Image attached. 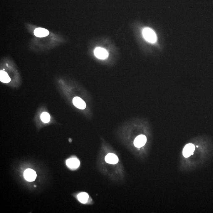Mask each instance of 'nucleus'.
<instances>
[{
    "label": "nucleus",
    "instance_id": "f257e3e1",
    "mask_svg": "<svg viewBox=\"0 0 213 213\" xmlns=\"http://www.w3.org/2000/svg\"><path fill=\"white\" fill-rule=\"evenodd\" d=\"M142 34L144 38L148 42L154 44L156 41V35L151 28H144L143 30Z\"/></svg>",
    "mask_w": 213,
    "mask_h": 213
},
{
    "label": "nucleus",
    "instance_id": "f03ea898",
    "mask_svg": "<svg viewBox=\"0 0 213 213\" xmlns=\"http://www.w3.org/2000/svg\"><path fill=\"white\" fill-rule=\"evenodd\" d=\"M94 54L97 58L100 59H105L108 58L109 53L108 51L105 49L98 47L95 49Z\"/></svg>",
    "mask_w": 213,
    "mask_h": 213
},
{
    "label": "nucleus",
    "instance_id": "7ed1b4c3",
    "mask_svg": "<svg viewBox=\"0 0 213 213\" xmlns=\"http://www.w3.org/2000/svg\"><path fill=\"white\" fill-rule=\"evenodd\" d=\"M37 174L34 170L32 169H26L24 173V177L26 181H35L36 178Z\"/></svg>",
    "mask_w": 213,
    "mask_h": 213
},
{
    "label": "nucleus",
    "instance_id": "20e7f679",
    "mask_svg": "<svg viewBox=\"0 0 213 213\" xmlns=\"http://www.w3.org/2000/svg\"><path fill=\"white\" fill-rule=\"evenodd\" d=\"M195 150L194 144L191 143L187 144L183 150V155L185 158H188L192 155Z\"/></svg>",
    "mask_w": 213,
    "mask_h": 213
},
{
    "label": "nucleus",
    "instance_id": "39448f33",
    "mask_svg": "<svg viewBox=\"0 0 213 213\" xmlns=\"http://www.w3.org/2000/svg\"><path fill=\"white\" fill-rule=\"evenodd\" d=\"M147 141V138L145 135H139L135 138L134 141V144L137 148H141L145 145Z\"/></svg>",
    "mask_w": 213,
    "mask_h": 213
},
{
    "label": "nucleus",
    "instance_id": "423d86ee",
    "mask_svg": "<svg viewBox=\"0 0 213 213\" xmlns=\"http://www.w3.org/2000/svg\"><path fill=\"white\" fill-rule=\"evenodd\" d=\"M73 103L76 107L80 109H84L86 107L85 102L80 97L74 98L73 100Z\"/></svg>",
    "mask_w": 213,
    "mask_h": 213
},
{
    "label": "nucleus",
    "instance_id": "0eeeda50",
    "mask_svg": "<svg viewBox=\"0 0 213 213\" xmlns=\"http://www.w3.org/2000/svg\"><path fill=\"white\" fill-rule=\"evenodd\" d=\"M118 158L115 154L113 153L108 154L105 156V161L106 162L110 164H117L118 162Z\"/></svg>",
    "mask_w": 213,
    "mask_h": 213
},
{
    "label": "nucleus",
    "instance_id": "6e6552de",
    "mask_svg": "<svg viewBox=\"0 0 213 213\" xmlns=\"http://www.w3.org/2000/svg\"><path fill=\"white\" fill-rule=\"evenodd\" d=\"M66 164L70 168H76L79 166L80 162L77 158H71L67 160Z\"/></svg>",
    "mask_w": 213,
    "mask_h": 213
},
{
    "label": "nucleus",
    "instance_id": "1a4fd4ad",
    "mask_svg": "<svg viewBox=\"0 0 213 213\" xmlns=\"http://www.w3.org/2000/svg\"><path fill=\"white\" fill-rule=\"evenodd\" d=\"M49 34L48 30L42 28H37L34 31V34L36 36L40 38L48 36Z\"/></svg>",
    "mask_w": 213,
    "mask_h": 213
},
{
    "label": "nucleus",
    "instance_id": "9d476101",
    "mask_svg": "<svg viewBox=\"0 0 213 213\" xmlns=\"http://www.w3.org/2000/svg\"><path fill=\"white\" fill-rule=\"evenodd\" d=\"M0 80L2 83H8L11 81V79L6 72L1 70L0 71Z\"/></svg>",
    "mask_w": 213,
    "mask_h": 213
},
{
    "label": "nucleus",
    "instance_id": "9b49d317",
    "mask_svg": "<svg viewBox=\"0 0 213 213\" xmlns=\"http://www.w3.org/2000/svg\"><path fill=\"white\" fill-rule=\"evenodd\" d=\"M78 199L81 203H86L88 201L89 196L86 193L83 192L79 194L78 196Z\"/></svg>",
    "mask_w": 213,
    "mask_h": 213
},
{
    "label": "nucleus",
    "instance_id": "f8f14e48",
    "mask_svg": "<svg viewBox=\"0 0 213 213\" xmlns=\"http://www.w3.org/2000/svg\"><path fill=\"white\" fill-rule=\"evenodd\" d=\"M50 116L47 112L43 113L41 115V119L44 123H48L50 120Z\"/></svg>",
    "mask_w": 213,
    "mask_h": 213
},
{
    "label": "nucleus",
    "instance_id": "ddd939ff",
    "mask_svg": "<svg viewBox=\"0 0 213 213\" xmlns=\"http://www.w3.org/2000/svg\"><path fill=\"white\" fill-rule=\"evenodd\" d=\"M35 187H36V185H35Z\"/></svg>",
    "mask_w": 213,
    "mask_h": 213
}]
</instances>
